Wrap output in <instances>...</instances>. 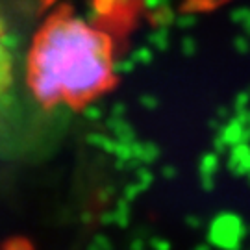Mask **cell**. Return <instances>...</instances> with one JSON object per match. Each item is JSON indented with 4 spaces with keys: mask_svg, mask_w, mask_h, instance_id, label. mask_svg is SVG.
Masks as SVG:
<instances>
[{
    "mask_svg": "<svg viewBox=\"0 0 250 250\" xmlns=\"http://www.w3.org/2000/svg\"><path fill=\"white\" fill-rule=\"evenodd\" d=\"M26 80L43 106H85L115 83L113 43L71 11L56 13L34 37Z\"/></svg>",
    "mask_w": 250,
    "mask_h": 250,
    "instance_id": "cell-1",
    "label": "cell"
},
{
    "mask_svg": "<svg viewBox=\"0 0 250 250\" xmlns=\"http://www.w3.org/2000/svg\"><path fill=\"white\" fill-rule=\"evenodd\" d=\"M13 67H15V62H13L8 22L0 13V100L8 95L9 87L13 83Z\"/></svg>",
    "mask_w": 250,
    "mask_h": 250,
    "instance_id": "cell-2",
    "label": "cell"
}]
</instances>
